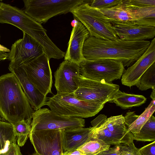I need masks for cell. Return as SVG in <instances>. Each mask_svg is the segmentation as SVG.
I'll list each match as a JSON object with an SVG mask.
<instances>
[{"label":"cell","instance_id":"6da1fadb","mask_svg":"<svg viewBox=\"0 0 155 155\" xmlns=\"http://www.w3.org/2000/svg\"><path fill=\"white\" fill-rule=\"evenodd\" d=\"M147 40L127 41L119 38L107 40L89 36L84 44L83 54L89 60L110 59L120 61L124 67L134 64L149 47Z\"/></svg>","mask_w":155,"mask_h":155},{"label":"cell","instance_id":"7a4b0ae2","mask_svg":"<svg viewBox=\"0 0 155 155\" xmlns=\"http://www.w3.org/2000/svg\"><path fill=\"white\" fill-rule=\"evenodd\" d=\"M35 111L15 75L11 72L0 76V116L13 125L32 118Z\"/></svg>","mask_w":155,"mask_h":155},{"label":"cell","instance_id":"3957f363","mask_svg":"<svg viewBox=\"0 0 155 155\" xmlns=\"http://www.w3.org/2000/svg\"><path fill=\"white\" fill-rule=\"evenodd\" d=\"M0 23L12 25L31 37L43 48L50 59L56 58L61 50L48 37L41 24L26 14L23 10L0 1Z\"/></svg>","mask_w":155,"mask_h":155},{"label":"cell","instance_id":"277c9868","mask_svg":"<svg viewBox=\"0 0 155 155\" xmlns=\"http://www.w3.org/2000/svg\"><path fill=\"white\" fill-rule=\"evenodd\" d=\"M104 104L79 99L73 93H57L48 98L46 105L58 115L83 118L94 116L103 109Z\"/></svg>","mask_w":155,"mask_h":155},{"label":"cell","instance_id":"5b68a950","mask_svg":"<svg viewBox=\"0 0 155 155\" xmlns=\"http://www.w3.org/2000/svg\"><path fill=\"white\" fill-rule=\"evenodd\" d=\"M91 123L93 127L91 137L108 145L128 144L133 142V134L128 130L122 115L107 118L105 115L100 114Z\"/></svg>","mask_w":155,"mask_h":155},{"label":"cell","instance_id":"8992f818","mask_svg":"<svg viewBox=\"0 0 155 155\" xmlns=\"http://www.w3.org/2000/svg\"><path fill=\"white\" fill-rule=\"evenodd\" d=\"M71 12L85 27L90 36L107 40L119 38L113 28L111 20L99 9L91 6L89 3L81 4Z\"/></svg>","mask_w":155,"mask_h":155},{"label":"cell","instance_id":"52a82bcc","mask_svg":"<svg viewBox=\"0 0 155 155\" xmlns=\"http://www.w3.org/2000/svg\"><path fill=\"white\" fill-rule=\"evenodd\" d=\"M85 0H23L24 12L40 24L45 23L51 18L66 14L83 3H89Z\"/></svg>","mask_w":155,"mask_h":155},{"label":"cell","instance_id":"ba28073f","mask_svg":"<svg viewBox=\"0 0 155 155\" xmlns=\"http://www.w3.org/2000/svg\"><path fill=\"white\" fill-rule=\"evenodd\" d=\"M78 87L73 93L77 98L105 104L111 102L119 90V85L86 78L81 74L74 77Z\"/></svg>","mask_w":155,"mask_h":155},{"label":"cell","instance_id":"9c48e42d","mask_svg":"<svg viewBox=\"0 0 155 155\" xmlns=\"http://www.w3.org/2000/svg\"><path fill=\"white\" fill-rule=\"evenodd\" d=\"M79 67L84 77L109 83L120 79L125 71L122 62L110 59H86Z\"/></svg>","mask_w":155,"mask_h":155},{"label":"cell","instance_id":"30bf717a","mask_svg":"<svg viewBox=\"0 0 155 155\" xmlns=\"http://www.w3.org/2000/svg\"><path fill=\"white\" fill-rule=\"evenodd\" d=\"M31 131L67 130L84 127L85 121L82 118L58 115L47 108H40L33 114Z\"/></svg>","mask_w":155,"mask_h":155},{"label":"cell","instance_id":"8fae6325","mask_svg":"<svg viewBox=\"0 0 155 155\" xmlns=\"http://www.w3.org/2000/svg\"><path fill=\"white\" fill-rule=\"evenodd\" d=\"M49 60L44 53L33 60L18 64L23 67L29 80L45 96L52 94L53 81Z\"/></svg>","mask_w":155,"mask_h":155},{"label":"cell","instance_id":"7c38bea8","mask_svg":"<svg viewBox=\"0 0 155 155\" xmlns=\"http://www.w3.org/2000/svg\"><path fill=\"white\" fill-rule=\"evenodd\" d=\"M29 137L39 155H63L61 130L31 131Z\"/></svg>","mask_w":155,"mask_h":155},{"label":"cell","instance_id":"4fadbf2b","mask_svg":"<svg viewBox=\"0 0 155 155\" xmlns=\"http://www.w3.org/2000/svg\"><path fill=\"white\" fill-rule=\"evenodd\" d=\"M45 53L41 45L31 37L23 32V37L12 45L8 59L10 62L20 64L33 60Z\"/></svg>","mask_w":155,"mask_h":155},{"label":"cell","instance_id":"5bb4252c","mask_svg":"<svg viewBox=\"0 0 155 155\" xmlns=\"http://www.w3.org/2000/svg\"><path fill=\"white\" fill-rule=\"evenodd\" d=\"M155 62V38L144 53L132 65L125 70L123 74L121 82L122 84L138 87L140 78L148 68Z\"/></svg>","mask_w":155,"mask_h":155},{"label":"cell","instance_id":"9a60e30c","mask_svg":"<svg viewBox=\"0 0 155 155\" xmlns=\"http://www.w3.org/2000/svg\"><path fill=\"white\" fill-rule=\"evenodd\" d=\"M89 31L80 22L77 21L72 28L64 60L75 63L79 67L86 60L83 49L85 40L89 36Z\"/></svg>","mask_w":155,"mask_h":155},{"label":"cell","instance_id":"2e32d148","mask_svg":"<svg viewBox=\"0 0 155 155\" xmlns=\"http://www.w3.org/2000/svg\"><path fill=\"white\" fill-rule=\"evenodd\" d=\"M111 21L116 35L121 40L136 41L153 39L154 38L155 27L137 25L135 22Z\"/></svg>","mask_w":155,"mask_h":155},{"label":"cell","instance_id":"e0dca14e","mask_svg":"<svg viewBox=\"0 0 155 155\" xmlns=\"http://www.w3.org/2000/svg\"><path fill=\"white\" fill-rule=\"evenodd\" d=\"M8 69L16 77L34 110L46 105L48 98L41 93L29 80L25 70L21 66L10 62Z\"/></svg>","mask_w":155,"mask_h":155},{"label":"cell","instance_id":"ac0fdd59","mask_svg":"<svg viewBox=\"0 0 155 155\" xmlns=\"http://www.w3.org/2000/svg\"><path fill=\"white\" fill-rule=\"evenodd\" d=\"M80 74L78 65L67 61H63L54 73V86L57 93H74L78 87L74 77Z\"/></svg>","mask_w":155,"mask_h":155},{"label":"cell","instance_id":"d6986e66","mask_svg":"<svg viewBox=\"0 0 155 155\" xmlns=\"http://www.w3.org/2000/svg\"><path fill=\"white\" fill-rule=\"evenodd\" d=\"M93 127L61 130L62 144L63 152L76 150L92 137Z\"/></svg>","mask_w":155,"mask_h":155},{"label":"cell","instance_id":"ffe728a7","mask_svg":"<svg viewBox=\"0 0 155 155\" xmlns=\"http://www.w3.org/2000/svg\"><path fill=\"white\" fill-rule=\"evenodd\" d=\"M155 110V100H152L144 111L140 115L136 114L134 112H127L124 118L128 130L132 134L139 133Z\"/></svg>","mask_w":155,"mask_h":155},{"label":"cell","instance_id":"44dd1931","mask_svg":"<svg viewBox=\"0 0 155 155\" xmlns=\"http://www.w3.org/2000/svg\"><path fill=\"white\" fill-rule=\"evenodd\" d=\"M16 141L13 125L0 116V155H4Z\"/></svg>","mask_w":155,"mask_h":155},{"label":"cell","instance_id":"7402d4cb","mask_svg":"<svg viewBox=\"0 0 155 155\" xmlns=\"http://www.w3.org/2000/svg\"><path fill=\"white\" fill-rule=\"evenodd\" d=\"M111 20L121 22H135L137 18L131 8L118 5L112 8L100 10Z\"/></svg>","mask_w":155,"mask_h":155},{"label":"cell","instance_id":"603a6c76","mask_svg":"<svg viewBox=\"0 0 155 155\" xmlns=\"http://www.w3.org/2000/svg\"><path fill=\"white\" fill-rule=\"evenodd\" d=\"M146 100V98L143 95L128 94L119 90L112 102L122 109H126L141 106L145 103Z\"/></svg>","mask_w":155,"mask_h":155},{"label":"cell","instance_id":"cb8c5ba5","mask_svg":"<svg viewBox=\"0 0 155 155\" xmlns=\"http://www.w3.org/2000/svg\"><path fill=\"white\" fill-rule=\"evenodd\" d=\"M130 8L137 18L135 22L136 24L155 27V6Z\"/></svg>","mask_w":155,"mask_h":155},{"label":"cell","instance_id":"d4e9b609","mask_svg":"<svg viewBox=\"0 0 155 155\" xmlns=\"http://www.w3.org/2000/svg\"><path fill=\"white\" fill-rule=\"evenodd\" d=\"M32 118L23 120L13 125L14 131L17 137V144L23 146L29 137L31 132Z\"/></svg>","mask_w":155,"mask_h":155},{"label":"cell","instance_id":"484cf974","mask_svg":"<svg viewBox=\"0 0 155 155\" xmlns=\"http://www.w3.org/2000/svg\"><path fill=\"white\" fill-rule=\"evenodd\" d=\"M133 139L143 142L155 141V117L153 115L143 125L139 132L133 134Z\"/></svg>","mask_w":155,"mask_h":155},{"label":"cell","instance_id":"4316f807","mask_svg":"<svg viewBox=\"0 0 155 155\" xmlns=\"http://www.w3.org/2000/svg\"><path fill=\"white\" fill-rule=\"evenodd\" d=\"M110 145L102 140L91 137L84 144L78 149L85 155H96L108 149Z\"/></svg>","mask_w":155,"mask_h":155},{"label":"cell","instance_id":"83f0119b","mask_svg":"<svg viewBox=\"0 0 155 155\" xmlns=\"http://www.w3.org/2000/svg\"><path fill=\"white\" fill-rule=\"evenodd\" d=\"M138 88L142 91L155 88V62L148 68L141 77Z\"/></svg>","mask_w":155,"mask_h":155},{"label":"cell","instance_id":"f1b7e54d","mask_svg":"<svg viewBox=\"0 0 155 155\" xmlns=\"http://www.w3.org/2000/svg\"><path fill=\"white\" fill-rule=\"evenodd\" d=\"M123 0H91L89 5L91 7L99 10L112 8L122 5Z\"/></svg>","mask_w":155,"mask_h":155},{"label":"cell","instance_id":"f546056e","mask_svg":"<svg viewBox=\"0 0 155 155\" xmlns=\"http://www.w3.org/2000/svg\"><path fill=\"white\" fill-rule=\"evenodd\" d=\"M122 5L125 7L131 8L155 6V0H123Z\"/></svg>","mask_w":155,"mask_h":155},{"label":"cell","instance_id":"4dcf8cb0","mask_svg":"<svg viewBox=\"0 0 155 155\" xmlns=\"http://www.w3.org/2000/svg\"><path fill=\"white\" fill-rule=\"evenodd\" d=\"M117 145L122 155H141L133 142L128 144L120 143Z\"/></svg>","mask_w":155,"mask_h":155},{"label":"cell","instance_id":"1f68e13d","mask_svg":"<svg viewBox=\"0 0 155 155\" xmlns=\"http://www.w3.org/2000/svg\"><path fill=\"white\" fill-rule=\"evenodd\" d=\"M141 155H155V141L138 149Z\"/></svg>","mask_w":155,"mask_h":155},{"label":"cell","instance_id":"d6a6232c","mask_svg":"<svg viewBox=\"0 0 155 155\" xmlns=\"http://www.w3.org/2000/svg\"><path fill=\"white\" fill-rule=\"evenodd\" d=\"M96 155H122L117 145L102 151Z\"/></svg>","mask_w":155,"mask_h":155},{"label":"cell","instance_id":"836d02e7","mask_svg":"<svg viewBox=\"0 0 155 155\" xmlns=\"http://www.w3.org/2000/svg\"><path fill=\"white\" fill-rule=\"evenodd\" d=\"M4 155H22V154L19 146L16 143H13Z\"/></svg>","mask_w":155,"mask_h":155},{"label":"cell","instance_id":"e575fe53","mask_svg":"<svg viewBox=\"0 0 155 155\" xmlns=\"http://www.w3.org/2000/svg\"><path fill=\"white\" fill-rule=\"evenodd\" d=\"M63 155H85L79 150L77 149L72 152H63Z\"/></svg>","mask_w":155,"mask_h":155},{"label":"cell","instance_id":"d590c367","mask_svg":"<svg viewBox=\"0 0 155 155\" xmlns=\"http://www.w3.org/2000/svg\"><path fill=\"white\" fill-rule=\"evenodd\" d=\"M8 53L0 51V61L8 59Z\"/></svg>","mask_w":155,"mask_h":155},{"label":"cell","instance_id":"8d00e7d4","mask_svg":"<svg viewBox=\"0 0 155 155\" xmlns=\"http://www.w3.org/2000/svg\"><path fill=\"white\" fill-rule=\"evenodd\" d=\"M0 51L5 52H9L10 50L4 46L0 45Z\"/></svg>","mask_w":155,"mask_h":155},{"label":"cell","instance_id":"74e56055","mask_svg":"<svg viewBox=\"0 0 155 155\" xmlns=\"http://www.w3.org/2000/svg\"><path fill=\"white\" fill-rule=\"evenodd\" d=\"M152 89V91L150 97L152 100H155V88H153Z\"/></svg>","mask_w":155,"mask_h":155},{"label":"cell","instance_id":"f35d334b","mask_svg":"<svg viewBox=\"0 0 155 155\" xmlns=\"http://www.w3.org/2000/svg\"><path fill=\"white\" fill-rule=\"evenodd\" d=\"M31 155H39L38 154V153H36L35 152V153H33V154H32Z\"/></svg>","mask_w":155,"mask_h":155}]
</instances>
